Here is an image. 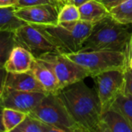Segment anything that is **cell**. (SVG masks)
<instances>
[{"instance_id":"obj_3","label":"cell","mask_w":132,"mask_h":132,"mask_svg":"<svg viewBox=\"0 0 132 132\" xmlns=\"http://www.w3.org/2000/svg\"><path fill=\"white\" fill-rule=\"evenodd\" d=\"M33 25V24H32ZM55 46L58 52L67 54L79 52L90 34L93 24L79 20L54 25H33Z\"/></svg>"},{"instance_id":"obj_26","label":"cell","mask_w":132,"mask_h":132,"mask_svg":"<svg viewBox=\"0 0 132 132\" xmlns=\"http://www.w3.org/2000/svg\"><path fill=\"white\" fill-rule=\"evenodd\" d=\"M98 1L100 2L103 5H104L106 8L110 11L111 9L117 6V5H119L121 2H124V0H98Z\"/></svg>"},{"instance_id":"obj_27","label":"cell","mask_w":132,"mask_h":132,"mask_svg":"<svg viewBox=\"0 0 132 132\" xmlns=\"http://www.w3.org/2000/svg\"><path fill=\"white\" fill-rule=\"evenodd\" d=\"M16 6V0H0V7Z\"/></svg>"},{"instance_id":"obj_23","label":"cell","mask_w":132,"mask_h":132,"mask_svg":"<svg viewBox=\"0 0 132 132\" xmlns=\"http://www.w3.org/2000/svg\"><path fill=\"white\" fill-rule=\"evenodd\" d=\"M41 4H57L55 0H16V8H24ZM59 7V6H58Z\"/></svg>"},{"instance_id":"obj_2","label":"cell","mask_w":132,"mask_h":132,"mask_svg":"<svg viewBox=\"0 0 132 132\" xmlns=\"http://www.w3.org/2000/svg\"><path fill=\"white\" fill-rule=\"evenodd\" d=\"M131 31V25L121 23L109 15L93 24L80 51L121 52L130 61Z\"/></svg>"},{"instance_id":"obj_5","label":"cell","mask_w":132,"mask_h":132,"mask_svg":"<svg viewBox=\"0 0 132 132\" xmlns=\"http://www.w3.org/2000/svg\"><path fill=\"white\" fill-rule=\"evenodd\" d=\"M29 115L61 132H83L72 118L58 94H47Z\"/></svg>"},{"instance_id":"obj_13","label":"cell","mask_w":132,"mask_h":132,"mask_svg":"<svg viewBox=\"0 0 132 132\" xmlns=\"http://www.w3.org/2000/svg\"><path fill=\"white\" fill-rule=\"evenodd\" d=\"M34 56L25 48L16 46L12 51L5 67L8 73H24L31 70Z\"/></svg>"},{"instance_id":"obj_10","label":"cell","mask_w":132,"mask_h":132,"mask_svg":"<svg viewBox=\"0 0 132 132\" xmlns=\"http://www.w3.org/2000/svg\"><path fill=\"white\" fill-rule=\"evenodd\" d=\"M60 8L56 4H41L16 8V15L28 24L54 25L58 23Z\"/></svg>"},{"instance_id":"obj_30","label":"cell","mask_w":132,"mask_h":132,"mask_svg":"<svg viewBox=\"0 0 132 132\" xmlns=\"http://www.w3.org/2000/svg\"><path fill=\"white\" fill-rule=\"evenodd\" d=\"M56 1V2H57V4H58V5L59 6V8L61 9L63 5H66V4H68V3H69V0H55Z\"/></svg>"},{"instance_id":"obj_9","label":"cell","mask_w":132,"mask_h":132,"mask_svg":"<svg viewBox=\"0 0 132 132\" xmlns=\"http://www.w3.org/2000/svg\"><path fill=\"white\" fill-rule=\"evenodd\" d=\"M42 92H29L4 88L0 94V104L4 108L30 113L46 96Z\"/></svg>"},{"instance_id":"obj_31","label":"cell","mask_w":132,"mask_h":132,"mask_svg":"<svg viewBox=\"0 0 132 132\" xmlns=\"http://www.w3.org/2000/svg\"><path fill=\"white\" fill-rule=\"evenodd\" d=\"M132 27V24H131ZM130 60L131 59L132 57V31H131V44H130Z\"/></svg>"},{"instance_id":"obj_20","label":"cell","mask_w":132,"mask_h":132,"mask_svg":"<svg viewBox=\"0 0 132 132\" xmlns=\"http://www.w3.org/2000/svg\"><path fill=\"white\" fill-rule=\"evenodd\" d=\"M110 15L117 22L131 25L132 24V0H124L117 6L110 10Z\"/></svg>"},{"instance_id":"obj_14","label":"cell","mask_w":132,"mask_h":132,"mask_svg":"<svg viewBox=\"0 0 132 132\" xmlns=\"http://www.w3.org/2000/svg\"><path fill=\"white\" fill-rule=\"evenodd\" d=\"M30 71L48 94H58L61 88L54 73L41 61L35 58Z\"/></svg>"},{"instance_id":"obj_7","label":"cell","mask_w":132,"mask_h":132,"mask_svg":"<svg viewBox=\"0 0 132 132\" xmlns=\"http://www.w3.org/2000/svg\"><path fill=\"white\" fill-rule=\"evenodd\" d=\"M93 78L103 112L113 105L118 95L125 88V70L107 71Z\"/></svg>"},{"instance_id":"obj_12","label":"cell","mask_w":132,"mask_h":132,"mask_svg":"<svg viewBox=\"0 0 132 132\" xmlns=\"http://www.w3.org/2000/svg\"><path fill=\"white\" fill-rule=\"evenodd\" d=\"M5 87L11 90L48 94L30 70L24 73H8Z\"/></svg>"},{"instance_id":"obj_22","label":"cell","mask_w":132,"mask_h":132,"mask_svg":"<svg viewBox=\"0 0 132 132\" xmlns=\"http://www.w3.org/2000/svg\"><path fill=\"white\" fill-rule=\"evenodd\" d=\"M79 20H80V12L78 6L68 3L60 9L58 22H71Z\"/></svg>"},{"instance_id":"obj_25","label":"cell","mask_w":132,"mask_h":132,"mask_svg":"<svg viewBox=\"0 0 132 132\" xmlns=\"http://www.w3.org/2000/svg\"><path fill=\"white\" fill-rule=\"evenodd\" d=\"M7 74H8V71L6 70L5 65L0 63V94L2 93L5 88V83Z\"/></svg>"},{"instance_id":"obj_18","label":"cell","mask_w":132,"mask_h":132,"mask_svg":"<svg viewBox=\"0 0 132 132\" xmlns=\"http://www.w3.org/2000/svg\"><path fill=\"white\" fill-rule=\"evenodd\" d=\"M17 46L14 30H0V63L5 65L12 50Z\"/></svg>"},{"instance_id":"obj_19","label":"cell","mask_w":132,"mask_h":132,"mask_svg":"<svg viewBox=\"0 0 132 132\" xmlns=\"http://www.w3.org/2000/svg\"><path fill=\"white\" fill-rule=\"evenodd\" d=\"M27 114L12 108H4L2 113V124L5 132L13 131L26 118Z\"/></svg>"},{"instance_id":"obj_24","label":"cell","mask_w":132,"mask_h":132,"mask_svg":"<svg viewBox=\"0 0 132 132\" xmlns=\"http://www.w3.org/2000/svg\"><path fill=\"white\" fill-rule=\"evenodd\" d=\"M125 89L132 96V69L129 65L125 69Z\"/></svg>"},{"instance_id":"obj_21","label":"cell","mask_w":132,"mask_h":132,"mask_svg":"<svg viewBox=\"0 0 132 132\" xmlns=\"http://www.w3.org/2000/svg\"><path fill=\"white\" fill-rule=\"evenodd\" d=\"M113 105L123 113L132 125V96L125 88L118 95Z\"/></svg>"},{"instance_id":"obj_17","label":"cell","mask_w":132,"mask_h":132,"mask_svg":"<svg viewBox=\"0 0 132 132\" xmlns=\"http://www.w3.org/2000/svg\"><path fill=\"white\" fill-rule=\"evenodd\" d=\"M14 132H61L58 128L45 124L29 114L14 130Z\"/></svg>"},{"instance_id":"obj_4","label":"cell","mask_w":132,"mask_h":132,"mask_svg":"<svg viewBox=\"0 0 132 132\" xmlns=\"http://www.w3.org/2000/svg\"><path fill=\"white\" fill-rule=\"evenodd\" d=\"M65 55L84 68L91 77L110 70H125L129 64L127 56L121 52L79 51Z\"/></svg>"},{"instance_id":"obj_8","label":"cell","mask_w":132,"mask_h":132,"mask_svg":"<svg viewBox=\"0 0 132 132\" xmlns=\"http://www.w3.org/2000/svg\"><path fill=\"white\" fill-rule=\"evenodd\" d=\"M17 46L30 51L35 58L57 51L52 43L33 25L26 23L15 30Z\"/></svg>"},{"instance_id":"obj_32","label":"cell","mask_w":132,"mask_h":132,"mask_svg":"<svg viewBox=\"0 0 132 132\" xmlns=\"http://www.w3.org/2000/svg\"><path fill=\"white\" fill-rule=\"evenodd\" d=\"M128 65H129V67L132 69V57L131 59L130 60V61H129V64H128Z\"/></svg>"},{"instance_id":"obj_1","label":"cell","mask_w":132,"mask_h":132,"mask_svg":"<svg viewBox=\"0 0 132 132\" xmlns=\"http://www.w3.org/2000/svg\"><path fill=\"white\" fill-rule=\"evenodd\" d=\"M58 96L82 131L99 132L102 106L95 90L81 80L65 87Z\"/></svg>"},{"instance_id":"obj_29","label":"cell","mask_w":132,"mask_h":132,"mask_svg":"<svg viewBox=\"0 0 132 132\" xmlns=\"http://www.w3.org/2000/svg\"><path fill=\"white\" fill-rule=\"evenodd\" d=\"M88 1L89 0H69V3L73 4V5H75L79 7V5H82L83 3H85V2H86Z\"/></svg>"},{"instance_id":"obj_16","label":"cell","mask_w":132,"mask_h":132,"mask_svg":"<svg viewBox=\"0 0 132 132\" xmlns=\"http://www.w3.org/2000/svg\"><path fill=\"white\" fill-rule=\"evenodd\" d=\"M16 6L0 7V30H16L26 24L16 15Z\"/></svg>"},{"instance_id":"obj_15","label":"cell","mask_w":132,"mask_h":132,"mask_svg":"<svg viewBox=\"0 0 132 132\" xmlns=\"http://www.w3.org/2000/svg\"><path fill=\"white\" fill-rule=\"evenodd\" d=\"M80 20L95 24L110 15V11L98 0H89L79 6Z\"/></svg>"},{"instance_id":"obj_6","label":"cell","mask_w":132,"mask_h":132,"mask_svg":"<svg viewBox=\"0 0 132 132\" xmlns=\"http://www.w3.org/2000/svg\"><path fill=\"white\" fill-rule=\"evenodd\" d=\"M36 59L44 63L54 73L61 90L89 77L84 68L58 51L45 53Z\"/></svg>"},{"instance_id":"obj_11","label":"cell","mask_w":132,"mask_h":132,"mask_svg":"<svg viewBox=\"0 0 132 132\" xmlns=\"http://www.w3.org/2000/svg\"><path fill=\"white\" fill-rule=\"evenodd\" d=\"M99 132H132V125L123 113L112 105L101 114Z\"/></svg>"},{"instance_id":"obj_28","label":"cell","mask_w":132,"mask_h":132,"mask_svg":"<svg viewBox=\"0 0 132 132\" xmlns=\"http://www.w3.org/2000/svg\"><path fill=\"white\" fill-rule=\"evenodd\" d=\"M4 107L0 104V132H5V128L2 124V113Z\"/></svg>"}]
</instances>
